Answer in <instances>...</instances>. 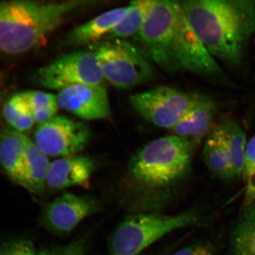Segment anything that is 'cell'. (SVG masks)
Returning <instances> with one entry per match:
<instances>
[{
  "instance_id": "7402d4cb",
  "label": "cell",
  "mask_w": 255,
  "mask_h": 255,
  "mask_svg": "<svg viewBox=\"0 0 255 255\" xmlns=\"http://www.w3.org/2000/svg\"><path fill=\"white\" fill-rule=\"evenodd\" d=\"M21 94L27 102L36 123L40 125L56 116L59 108L57 96L36 91H25Z\"/></svg>"
},
{
  "instance_id": "44dd1931",
  "label": "cell",
  "mask_w": 255,
  "mask_h": 255,
  "mask_svg": "<svg viewBox=\"0 0 255 255\" xmlns=\"http://www.w3.org/2000/svg\"><path fill=\"white\" fill-rule=\"evenodd\" d=\"M152 0L134 1L130 4V9L123 20L111 31V39H124L136 36L146 20Z\"/></svg>"
},
{
  "instance_id": "f1b7e54d",
  "label": "cell",
  "mask_w": 255,
  "mask_h": 255,
  "mask_svg": "<svg viewBox=\"0 0 255 255\" xmlns=\"http://www.w3.org/2000/svg\"><path fill=\"white\" fill-rule=\"evenodd\" d=\"M1 91H0V106H1Z\"/></svg>"
},
{
  "instance_id": "7c38bea8",
  "label": "cell",
  "mask_w": 255,
  "mask_h": 255,
  "mask_svg": "<svg viewBox=\"0 0 255 255\" xmlns=\"http://www.w3.org/2000/svg\"><path fill=\"white\" fill-rule=\"evenodd\" d=\"M57 98L59 108L83 120L105 119L111 114L107 91L101 85L71 86L60 91Z\"/></svg>"
},
{
  "instance_id": "277c9868",
  "label": "cell",
  "mask_w": 255,
  "mask_h": 255,
  "mask_svg": "<svg viewBox=\"0 0 255 255\" xmlns=\"http://www.w3.org/2000/svg\"><path fill=\"white\" fill-rule=\"evenodd\" d=\"M202 219L196 210L171 215L159 212L133 213L112 232L107 255H139L165 235L198 225Z\"/></svg>"
},
{
  "instance_id": "5b68a950",
  "label": "cell",
  "mask_w": 255,
  "mask_h": 255,
  "mask_svg": "<svg viewBox=\"0 0 255 255\" xmlns=\"http://www.w3.org/2000/svg\"><path fill=\"white\" fill-rule=\"evenodd\" d=\"M104 79L117 88L127 89L151 81L154 71L134 44L111 39L94 47Z\"/></svg>"
},
{
  "instance_id": "83f0119b",
  "label": "cell",
  "mask_w": 255,
  "mask_h": 255,
  "mask_svg": "<svg viewBox=\"0 0 255 255\" xmlns=\"http://www.w3.org/2000/svg\"><path fill=\"white\" fill-rule=\"evenodd\" d=\"M171 254L170 251H165L164 252H162V253H159L155 255H170Z\"/></svg>"
},
{
  "instance_id": "e0dca14e",
  "label": "cell",
  "mask_w": 255,
  "mask_h": 255,
  "mask_svg": "<svg viewBox=\"0 0 255 255\" xmlns=\"http://www.w3.org/2000/svg\"><path fill=\"white\" fill-rule=\"evenodd\" d=\"M204 162L210 173L218 179L229 180L236 177L230 154L218 125L207 136L202 152Z\"/></svg>"
},
{
  "instance_id": "52a82bcc",
  "label": "cell",
  "mask_w": 255,
  "mask_h": 255,
  "mask_svg": "<svg viewBox=\"0 0 255 255\" xmlns=\"http://www.w3.org/2000/svg\"><path fill=\"white\" fill-rule=\"evenodd\" d=\"M172 56L177 72L189 71L233 87L215 57L191 28L181 2L172 44Z\"/></svg>"
},
{
  "instance_id": "ba28073f",
  "label": "cell",
  "mask_w": 255,
  "mask_h": 255,
  "mask_svg": "<svg viewBox=\"0 0 255 255\" xmlns=\"http://www.w3.org/2000/svg\"><path fill=\"white\" fill-rule=\"evenodd\" d=\"M36 81L53 90L76 85H101L104 77L93 51H76L37 70Z\"/></svg>"
},
{
  "instance_id": "4fadbf2b",
  "label": "cell",
  "mask_w": 255,
  "mask_h": 255,
  "mask_svg": "<svg viewBox=\"0 0 255 255\" xmlns=\"http://www.w3.org/2000/svg\"><path fill=\"white\" fill-rule=\"evenodd\" d=\"M97 166L95 159L88 155L78 154L57 159L50 162L46 187L58 191L87 186Z\"/></svg>"
},
{
  "instance_id": "3957f363",
  "label": "cell",
  "mask_w": 255,
  "mask_h": 255,
  "mask_svg": "<svg viewBox=\"0 0 255 255\" xmlns=\"http://www.w3.org/2000/svg\"><path fill=\"white\" fill-rule=\"evenodd\" d=\"M91 2L87 0L0 2V52L18 55L34 49L67 16Z\"/></svg>"
},
{
  "instance_id": "ffe728a7",
  "label": "cell",
  "mask_w": 255,
  "mask_h": 255,
  "mask_svg": "<svg viewBox=\"0 0 255 255\" xmlns=\"http://www.w3.org/2000/svg\"><path fill=\"white\" fill-rule=\"evenodd\" d=\"M218 126L224 136L236 177L243 176L248 143L246 133L241 127L232 120L223 121Z\"/></svg>"
},
{
  "instance_id": "5bb4252c",
  "label": "cell",
  "mask_w": 255,
  "mask_h": 255,
  "mask_svg": "<svg viewBox=\"0 0 255 255\" xmlns=\"http://www.w3.org/2000/svg\"><path fill=\"white\" fill-rule=\"evenodd\" d=\"M216 114L214 101L205 95L197 94L189 109L170 130L173 135L192 140L196 143L212 132Z\"/></svg>"
},
{
  "instance_id": "f546056e",
  "label": "cell",
  "mask_w": 255,
  "mask_h": 255,
  "mask_svg": "<svg viewBox=\"0 0 255 255\" xmlns=\"http://www.w3.org/2000/svg\"><path fill=\"white\" fill-rule=\"evenodd\" d=\"M254 34V36H255V25Z\"/></svg>"
},
{
  "instance_id": "8fae6325",
  "label": "cell",
  "mask_w": 255,
  "mask_h": 255,
  "mask_svg": "<svg viewBox=\"0 0 255 255\" xmlns=\"http://www.w3.org/2000/svg\"><path fill=\"white\" fill-rule=\"evenodd\" d=\"M101 203L95 197L65 193L47 204L41 211L39 222L46 230L65 236L89 216L101 211Z\"/></svg>"
},
{
  "instance_id": "30bf717a",
  "label": "cell",
  "mask_w": 255,
  "mask_h": 255,
  "mask_svg": "<svg viewBox=\"0 0 255 255\" xmlns=\"http://www.w3.org/2000/svg\"><path fill=\"white\" fill-rule=\"evenodd\" d=\"M92 136L90 128L84 123L56 116L37 127L34 142L47 157L63 158L79 154Z\"/></svg>"
},
{
  "instance_id": "cb8c5ba5",
  "label": "cell",
  "mask_w": 255,
  "mask_h": 255,
  "mask_svg": "<svg viewBox=\"0 0 255 255\" xmlns=\"http://www.w3.org/2000/svg\"><path fill=\"white\" fill-rule=\"evenodd\" d=\"M29 109L23 96L18 93L12 96L6 102L2 108V115L6 122L12 128L22 115Z\"/></svg>"
},
{
  "instance_id": "9c48e42d",
  "label": "cell",
  "mask_w": 255,
  "mask_h": 255,
  "mask_svg": "<svg viewBox=\"0 0 255 255\" xmlns=\"http://www.w3.org/2000/svg\"><path fill=\"white\" fill-rule=\"evenodd\" d=\"M197 94L170 87H159L130 96V104L143 119L171 129L189 109Z\"/></svg>"
},
{
  "instance_id": "9a60e30c",
  "label": "cell",
  "mask_w": 255,
  "mask_h": 255,
  "mask_svg": "<svg viewBox=\"0 0 255 255\" xmlns=\"http://www.w3.org/2000/svg\"><path fill=\"white\" fill-rule=\"evenodd\" d=\"M0 164L11 181L24 187L23 133L11 128L0 129Z\"/></svg>"
},
{
  "instance_id": "8992f818",
  "label": "cell",
  "mask_w": 255,
  "mask_h": 255,
  "mask_svg": "<svg viewBox=\"0 0 255 255\" xmlns=\"http://www.w3.org/2000/svg\"><path fill=\"white\" fill-rule=\"evenodd\" d=\"M180 2L152 0L146 20L133 37L135 45L149 60L169 73L176 72L172 44Z\"/></svg>"
},
{
  "instance_id": "d6986e66",
  "label": "cell",
  "mask_w": 255,
  "mask_h": 255,
  "mask_svg": "<svg viewBox=\"0 0 255 255\" xmlns=\"http://www.w3.org/2000/svg\"><path fill=\"white\" fill-rule=\"evenodd\" d=\"M228 255H255V201L246 205L232 229Z\"/></svg>"
},
{
  "instance_id": "d4e9b609",
  "label": "cell",
  "mask_w": 255,
  "mask_h": 255,
  "mask_svg": "<svg viewBox=\"0 0 255 255\" xmlns=\"http://www.w3.org/2000/svg\"><path fill=\"white\" fill-rule=\"evenodd\" d=\"M0 255H38L29 239L18 237L0 244Z\"/></svg>"
},
{
  "instance_id": "603a6c76",
  "label": "cell",
  "mask_w": 255,
  "mask_h": 255,
  "mask_svg": "<svg viewBox=\"0 0 255 255\" xmlns=\"http://www.w3.org/2000/svg\"><path fill=\"white\" fill-rule=\"evenodd\" d=\"M243 176L246 180V205L255 201V135L248 142Z\"/></svg>"
},
{
  "instance_id": "484cf974",
  "label": "cell",
  "mask_w": 255,
  "mask_h": 255,
  "mask_svg": "<svg viewBox=\"0 0 255 255\" xmlns=\"http://www.w3.org/2000/svg\"><path fill=\"white\" fill-rule=\"evenodd\" d=\"M87 241L80 238L68 245L44 248L38 255H89Z\"/></svg>"
},
{
  "instance_id": "ac0fdd59",
  "label": "cell",
  "mask_w": 255,
  "mask_h": 255,
  "mask_svg": "<svg viewBox=\"0 0 255 255\" xmlns=\"http://www.w3.org/2000/svg\"><path fill=\"white\" fill-rule=\"evenodd\" d=\"M25 189L34 194H43L50 162L47 156L23 133Z\"/></svg>"
},
{
  "instance_id": "2e32d148",
  "label": "cell",
  "mask_w": 255,
  "mask_h": 255,
  "mask_svg": "<svg viewBox=\"0 0 255 255\" xmlns=\"http://www.w3.org/2000/svg\"><path fill=\"white\" fill-rule=\"evenodd\" d=\"M127 7L111 9L79 25L66 35L65 43L69 45L81 46L95 43L111 31L122 21L130 11Z\"/></svg>"
},
{
  "instance_id": "6da1fadb",
  "label": "cell",
  "mask_w": 255,
  "mask_h": 255,
  "mask_svg": "<svg viewBox=\"0 0 255 255\" xmlns=\"http://www.w3.org/2000/svg\"><path fill=\"white\" fill-rule=\"evenodd\" d=\"M195 144L167 135L133 153L119 186L124 205L137 213L159 212L166 206L189 176Z\"/></svg>"
},
{
  "instance_id": "7a4b0ae2",
  "label": "cell",
  "mask_w": 255,
  "mask_h": 255,
  "mask_svg": "<svg viewBox=\"0 0 255 255\" xmlns=\"http://www.w3.org/2000/svg\"><path fill=\"white\" fill-rule=\"evenodd\" d=\"M181 4L210 53L232 66H240L254 34L255 1L189 0Z\"/></svg>"
},
{
  "instance_id": "4316f807",
  "label": "cell",
  "mask_w": 255,
  "mask_h": 255,
  "mask_svg": "<svg viewBox=\"0 0 255 255\" xmlns=\"http://www.w3.org/2000/svg\"><path fill=\"white\" fill-rule=\"evenodd\" d=\"M170 255H214V249L208 242H194Z\"/></svg>"
}]
</instances>
